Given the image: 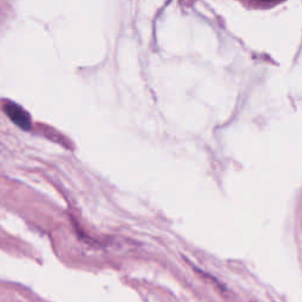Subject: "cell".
Returning <instances> with one entry per match:
<instances>
[{
  "instance_id": "obj_1",
  "label": "cell",
  "mask_w": 302,
  "mask_h": 302,
  "mask_svg": "<svg viewBox=\"0 0 302 302\" xmlns=\"http://www.w3.org/2000/svg\"><path fill=\"white\" fill-rule=\"evenodd\" d=\"M4 111L7 115V117L13 122L15 125L19 126L23 130L31 129V118L30 115L24 110L23 108L15 104L13 102H5L4 103Z\"/></svg>"
},
{
  "instance_id": "obj_2",
  "label": "cell",
  "mask_w": 302,
  "mask_h": 302,
  "mask_svg": "<svg viewBox=\"0 0 302 302\" xmlns=\"http://www.w3.org/2000/svg\"><path fill=\"white\" fill-rule=\"evenodd\" d=\"M266 1H267V0H266Z\"/></svg>"
}]
</instances>
